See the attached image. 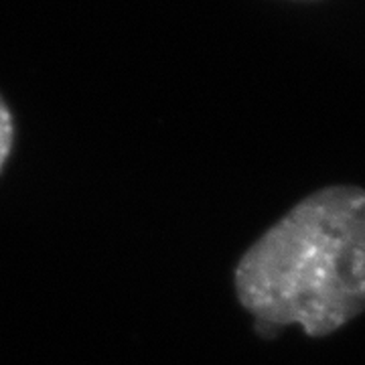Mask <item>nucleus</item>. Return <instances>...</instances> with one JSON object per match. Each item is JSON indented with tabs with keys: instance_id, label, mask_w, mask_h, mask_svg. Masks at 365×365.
<instances>
[{
	"instance_id": "f257e3e1",
	"label": "nucleus",
	"mask_w": 365,
	"mask_h": 365,
	"mask_svg": "<svg viewBox=\"0 0 365 365\" xmlns=\"http://www.w3.org/2000/svg\"><path fill=\"white\" fill-rule=\"evenodd\" d=\"M237 299L272 327L323 337L365 311V191L327 187L292 207L244 254Z\"/></svg>"
},
{
	"instance_id": "f03ea898",
	"label": "nucleus",
	"mask_w": 365,
	"mask_h": 365,
	"mask_svg": "<svg viewBox=\"0 0 365 365\" xmlns=\"http://www.w3.org/2000/svg\"><path fill=\"white\" fill-rule=\"evenodd\" d=\"M13 140H14L13 114H11V110H9L6 102L0 98V169H2V165L6 163V158H9V155H11Z\"/></svg>"
}]
</instances>
